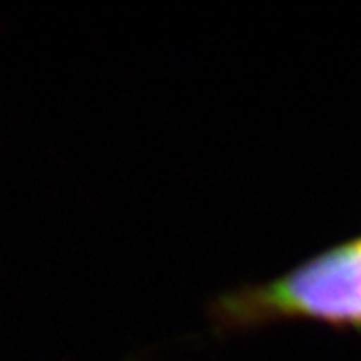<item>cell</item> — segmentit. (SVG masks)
I'll list each match as a JSON object with an SVG mask.
<instances>
[{
    "label": "cell",
    "instance_id": "obj_1",
    "mask_svg": "<svg viewBox=\"0 0 361 361\" xmlns=\"http://www.w3.org/2000/svg\"><path fill=\"white\" fill-rule=\"evenodd\" d=\"M207 308L221 331H245L288 319L361 329V236L276 279L223 293Z\"/></svg>",
    "mask_w": 361,
    "mask_h": 361
}]
</instances>
